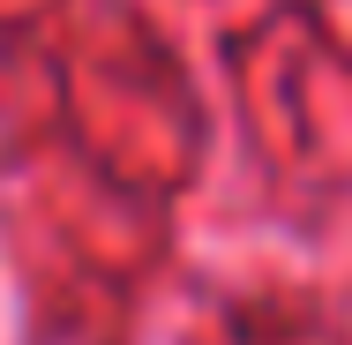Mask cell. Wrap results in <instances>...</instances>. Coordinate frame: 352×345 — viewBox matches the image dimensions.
<instances>
[]
</instances>
